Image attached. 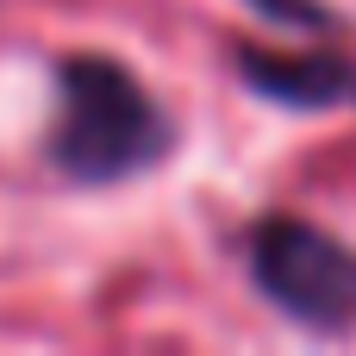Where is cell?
<instances>
[{
  "label": "cell",
  "instance_id": "cell-1",
  "mask_svg": "<svg viewBox=\"0 0 356 356\" xmlns=\"http://www.w3.org/2000/svg\"><path fill=\"white\" fill-rule=\"evenodd\" d=\"M169 106L113 56L75 50L56 63V119L44 131V163L75 188H119L175 150Z\"/></svg>",
  "mask_w": 356,
  "mask_h": 356
},
{
  "label": "cell",
  "instance_id": "cell-2",
  "mask_svg": "<svg viewBox=\"0 0 356 356\" xmlns=\"http://www.w3.org/2000/svg\"><path fill=\"white\" fill-rule=\"evenodd\" d=\"M244 263H250L257 294L282 319L319 338L356 332V250L338 232L300 213H263L244 238Z\"/></svg>",
  "mask_w": 356,
  "mask_h": 356
},
{
  "label": "cell",
  "instance_id": "cell-3",
  "mask_svg": "<svg viewBox=\"0 0 356 356\" xmlns=\"http://www.w3.org/2000/svg\"><path fill=\"white\" fill-rule=\"evenodd\" d=\"M238 75L275 100V106H300V113H325V106H356V56L338 50H263V44H238L232 50Z\"/></svg>",
  "mask_w": 356,
  "mask_h": 356
},
{
  "label": "cell",
  "instance_id": "cell-4",
  "mask_svg": "<svg viewBox=\"0 0 356 356\" xmlns=\"http://www.w3.org/2000/svg\"><path fill=\"white\" fill-rule=\"evenodd\" d=\"M244 6H257L263 19H275L288 31H313V38L338 31V13H325V0H244Z\"/></svg>",
  "mask_w": 356,
  "mask_h": 356
}]
</instances>
